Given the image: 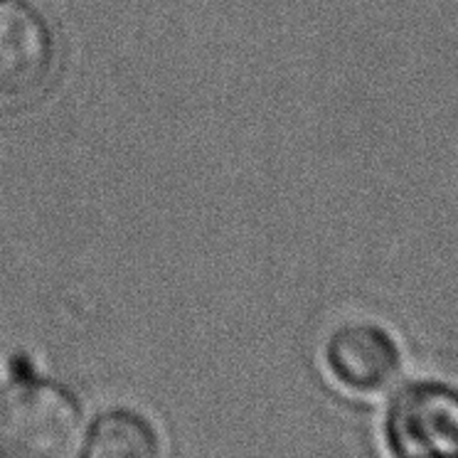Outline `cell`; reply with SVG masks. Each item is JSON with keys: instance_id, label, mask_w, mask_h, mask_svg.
I'll return each mask as SVG.
<instances>
[{"instance_id": "2", "label": "cell", "mask_w": 458, "mask_h": 458, "mask_svg": "<svg viewBox=\"0 0 458 458\" xmlns=\"http://www.w3.org/2000/svg\"><path fill=\"white\" fill-rule=\"evenodd\" d=\"M394 458H458V392L438 382L402 389L387 414Z\"/></svg>"}, {"instance_id": "1", "label": "cell", "mask_w": 458, "mask_h": 458, "mask_svg": "<svg viewBox=\"0 0 458 458\" xmlns=\"http://www.w3.org/2000/svg\"><path fill=\"white\" fill-rule=\"evenodd\" d=\"M77 402L57 385L21 379L0 394V458H74Z\"/></svg>"}, {"instance_id": "4", "label": "cell", "mask_w": 458, "mask_h": 458, "mask_svg": "<svg viewBox=\"0 0 458 458\" xmlns=\"http://www.w3.org/2000/svg\"><path fill=\"white\" fill-rule=\"evenodd\" d=\"M326 365L338 385L372 394L399 375V348L387 330L375 323H348L326 343Z\"/></svg>"}, {"instance_id": "3", "label": "cell", "mask_w": 458, "mask_h": 458, "mask_svg": "<svg viewBox=\"0 0 458 458\" xmlns=\"http://www.w3.org/2000/svg\"><path fill=\"white\" fill-rule=\"evenodd\" d=\"M55 70V40L42 15L22 0H0V104L38 97Z\"/></svg>"}, {"instance_id": "5", "label": "cell", "mask_w": 458, "mask_h": 458, "mask_svg": "<svg viewBox=\"0 0 458 458\" xmlns=\"http://www.w3.org/2000/svg\"><path fill=\"white\" fill-rule=\"evenodd\" d=\"M81 458H163L158 434L131 411H109L94 421Z\"/></svg>"}]
</instances>
